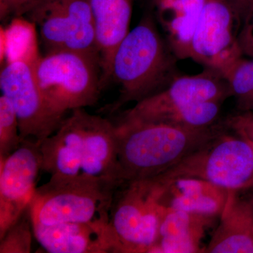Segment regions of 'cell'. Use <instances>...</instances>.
I'll list each match as a JSON object with an SVG mask.
<instances>
[{"label": "cell", "instance_id": "obj_1", "mask_svg": "<svg viewBox=\"0 0 253 253\" xmlns=\"http://www.w3.org/2000/svg\"><path fill=\"white\" fill-rule=\"evenodd\" d=\"M116 125L122 182L157 176L226 131V125L189 128L163 123Z\"/></svg>", "mask_w": 253, "mask_h": 253}, {"label": "cell", "instance_id": "obj_18", "mask_svg": "<svg viewBox=\"0 0 253 253\" xmlns=\"http://www.w3.org/2000/svg\"><path fill=\"white\" fill-rule=\"evenodd\" d=\"M206 0H185L179 14L161 17L167 33L168 45L177 59L190 58L191 42Z\"/></svg>", "mask_w": 253, "mask_h": 253}, {"label": "cell", "instance_id": "obj_11", "mask_svg": "<svg viewBox=\"0 0 253 253\" xmlns=\"http://www.w3.org/2000/svg\"><path fill=\"white\" fill-rule=\"evenodd\" d=\"M42 171L40 144L24 139L12 154L0 158V238L31 204Z\"/></svg>", "mask_w": 253, "mask_h": 253}, {"label": "cell", "instance_id": "obj_2", "mask_svg": "<svg viewBox=\"0 0 253 253\" xmlns=\"http://www.w3.org/2000/svg\"><path fill=\"white\" fill-rule=\"evenodd\" d=\"M154 20L146 15L119 44L111 68V80L121 86V96L108 109L115 113L123 105L163 90L172 83L175 59Z\"/></svg>", "mask_w": 253, "mask_h": 253}, {"label": "cell", "instance_id": "obj_24", "mask_svg": "<svg viewBox=\"0 0 253 253\" xmlns=\"http://www.w3.org/2000/svg\"><path fill=\"white\" fill-rule=\"evenodd\" d=\"M39 0H0V16L1 19L8 16H20L30 6Z\"/></svg>", "mask_w": 253, "mask_h": 253}, {"label": "cell", "instance_id": "obj_7", "mask_svg": "<svg viewBox=\"0 0 253 253\" xmlns=\"http://www.w3.org/2000/svg\"><path fill=\"white\" fill-rule=\"evenodd\" d=\"M46 53L78 51L100 57L89 0H39L25 11Z\"/></svg>", "mask_w": 253, "mask_h": 253}, {"label": "cell", "instance_id": "obj_3", "mask_svg": "<svg viewBox=\"0 0 253 253\" xmlns=\"http://www.w3.org/2000/svg\"><path fill=\"white\" fill-rule=\"evenodd\" d=\"M119 181L78 176L50 179L37 188L30 204L32 221L51 226L62 223L108 225Z\"/></svg>", "mask_w": 253, "mask_h": 253}, {"label": "cell", "instance_id": "obj_19", "mask_svg": "<svg viewBox=\"0 0 253 253\" xmlns=\"http://www.w3.org/2000/svg\"><path fill=\"white\" fill-rule=\"evenodd\" d=\"M220 74L229 86L231 96L235 98L238 109L243 112L253 113V58L239 56Z\"/></svg>", "mask_w": 253, "mask_h": 253}, {"label": "cell", "instance_id": "obj_20", "mask_svg": "<svg viewBox=\"0 0 253 253\" xmlns=\"http://www.w3.org/2000/svg\"><path fill=\"white\" fill-rule=\"evenodd\" d=\"M7 30V62L16 60L36 61L40 56L37 51L35 29L31 23L17 20Z\"/></svg>", "mask_w": 253, "mask_h": 253}, {"label": "cell", "instance_id": "obj_12", "mask_svg": "<svg viewBox=\"0 0 253 253\" xmlns=\"http://www.w3.org/2000/svg\"><path fill=\"white\" fill-rule=\"evenodd\" d=\"M236 21L229 0H206L193 36L190 58L220 73L242 56L234 34Z\"/></svg>", "mask_w": 253, "mask_h": 253}, {"label": "cell", "instance_id": "obj_17", "mask_svg": "<svg viewBox=\"0 0 253 253\" xmlns=\"http://www.w3.org/2000/svg\"><path fill=\"white\" fill-rule=\"evenodd\" d=\"M215 218L167 208L149 253H204L201 241Z\"/></svg>", "mask_w": 253, "mask_h": 253}, {"label": "cell", "instance_id": "obj_23", "mask_svg": "<svg viewBox=\"0 0 253 253\" xmlns=\"http://www.w3.org/2000/svg\"><path fill=\"white\" fill-rule=\"evenodd\" d=\"M228 128L253 144V113L244 112L233 116L225 123Z\"/></svg>", "mask_w": 253, "mask_h": 253}, {"label": "cell", "instance_id": "obj_10", "mask_svg": "<svg viewBox=\"0 0 253 253\" xmlns=\"http://www.w3.org/2000/svg\"><path fill=\"white\" fill-rule=\"evenodd\" d=\"M231 96L220 73L211 68L195 76H177L163 90L136 103L118 121L159 123L166 116L202 101L224 102Z\"/></svg>", "mask_w": 253, "mask_h": 253}, {"label": "cell", "instance_id": "obj_13", "mask_svg": "<svg viewBox=\"0 0 253 253\" xmlns=\"http://www.w3.org/2000/svg\"><path fill=\"white\" fill-rule=\"evenodd\" d=\"M33 226L35 239L47 253H114L108 225L62 223L46 226L33 222Z\"/></svg>", "mask_w": 253, "mask_h": 253}, {"label": "cell", "instance_id": "obj_5", "mask_svg": "<svg viewBox=\"0 0 253 253\" xmlns=\"http://www.w3.org/2000/svg\"><path fill=\"white\" fill-rule=\"evenodd\" d=\"M35 72L50 106L63 116L93 106L102 89L99 60L78 51L46 53L35 63Z\"/></svg>", "mask_w": 253, "mask_h": 253}, {"label": "cell", "instance_id": "obj_6", "mask_svg": "<svg viewBox=\"0 0 253 253\" xmlns=\"http://www.w3.org/2000/svg\"><path fill=\"white\" fill-rule=\"evenodd\" d=\"M158 175L200 178L238 192L253 189V144L225 131Z\"/></svg>", "mask_w": 253, "mask_h": 253}, {"label": "cell", "instance_id": "obj_8", "mask_svg": "<svg viewBox=\"0 0 253 253\" xmlns=\"http://www.w3.org/2000/svg\"><path fill=\"white\" fill-rule=\"evenodd\" d=\"M96 120L84 109L71 111L57 130L39 143L42 171L50 179L89 176L96 157Z\"/></svg>", "mask_w": 253, "mask_h": 253}, {"label": "cell", "instance_id": "obj_22", "mask_svg": "<svg viewBox=\"0 0 253 253\" xmlns=\"http://www.w3.org/2000/svg\"><path fill=\"white\" fill-rule=\"evenodd\" d=\"M34 237L30 208L0 238V253H29Z\"/></svg>", "mask_w": 253, "mask_h": 253}, {"label": "cell", "instance_id": "obj_14", "mask_svg": "<svg viewBox=\"0 0 253 253\" xmlns=\"http://www.w3.org/2000/svg\"><path fill=\"white\" fill-rule=\"evenodd\" d=\"M134 0H89L100 57L103 88L111 80L116 49L129 32Z\"/></svg>", "mask_w": 253, "mask_h": 253}, {"label": "cell", "instance_id": "obj_4", "mask_svg": "<svg viewBox=\"0 0 253 253\" xmlns=\"http://www.w3.org/2000/svg\"><path fill=\"white\" fill-rule=\"evenodd\" d=\"M159 176L123 182L113 199L108 228L114 253H149L167 208Z\"/></svg>", "mask_w": 253, "mask_h": 253}, {"label": "cell", "instance_id": "obj_15", "mask_svg": "<svg viewBox=\"0 0 253 253\" xmlns=\"http://www.w3.org/2000/svg\"><path fill=\"white\" fill-rule=\"evenodd\" d=\"M229 191L220 221L205 253H253V206Z\"/></svg>", "mask_w": 253, "mask_h": 253}, {"label": "cell", "instance_id": "obj_28", "mask_svg": "<svg viewBox=\"0 0 253 253\" xmlns=\"http://www.w3.org/2000/svg\"><path fill=\"white\" fill-rule=\"evenodd\" d=\"M249 201H250V202L251 203V204H252L253 206V194L252 195V196H251V199H249Z\"/></svg>", "mask_w": 253, "mask_h": 253}, {"label": "cell", "instance_id": "obj_9", "mask_svg": "<svg viewBox=\"0 0 253 253\" xmlns=\"http://www.w3.org/2000/svg\"><path fill=\"white\" fill-rule=\"evenodd\" d=\"M35 63L26 60L8 61L0 73V88L17 115L23 139L41 142L57 130L65 116L56 112L42 92Z\"/></svg>", "mask_w": 253, "mask_h": 253}, {"label": "cell", "instance_id": "obj_26", "mask_svg": "<svg viewBox=\"0 0 253 253\" xmlns=\"http://www.w3.org/2000/svg\"><path fill=\"white\" fill-rule=\"evenodd\" d=\"M235 12L238 22L246 23L251 15L253 0H229Z\"/></svg>", "mask_w": 253, "mask_h": 253}, {"label": "cell", "instance_id": "obj_16", "mask_svg": "<svg viewBox=\"0 0 253 253\" xmlns=\"http://www.w3.org/2000/svg\"><path fill=\"white\" fill-rule=\"evenodd\" d=\"M163 180L166 188L161 203L165 207L216 217H220L230 191L200 178Z\"/></svg>", "mask_w": 253, "mask_h": 253}, {"label": "cell", "instance_id": "obj_25", "mask_svg": "<svg viewBox=\"0 0 253 253\" xmlns=\"http://www.w3.org/2000/svg\"><path fill=\"white\" fill-rule=\"evenodd\" d=\"M238 41L243 54L253 58V28L249 23H245L242 31L238 37Z\"/></svg>", "mask_w": 253, "mask_h": 253}, {"label": "cell", "instance_id": "obj_21", "mask_svg": "<svg viewBox=\"0 0 253 253\" xmlns=\"http://www.w3.org/2000/svg\"><path fill=\"white\" fill-rule=\"evenodd\" d=\"M24 139L21 135L17 115L2 94L0 96V158L7 157L19 148Z\"/></svg>", "mask_w": 253, "mask_h": 253}, {"label": "cell", "instance_id": "obj_27", "mask_svg": "<svg viewBox=\"0 0 253 253\" xmlns=\"http://www.w3.org/2000/svg\"><path fill=\"white\" fill-rule=\"evenodd\" d=\"M250 23V24L252 25V26H253V5L252 9H251V15H250L249 20H248L247 22L245 23Z\"/></svg>", "mask_w": 253, "mask_h": 253}]
</instances>
